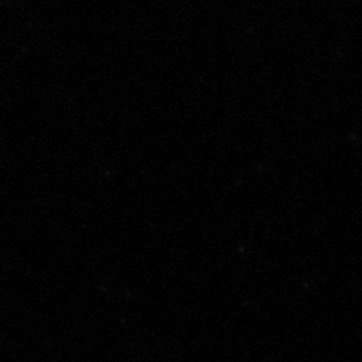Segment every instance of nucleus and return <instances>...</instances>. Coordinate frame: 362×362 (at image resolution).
I'll return each instance as SVG.
<instances>
[]
</instances>
